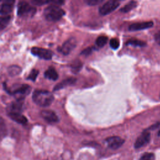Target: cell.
Returning a JSON list of instances; mask_svg holds the SVG:
<instances>
[{"mask_svg": "<svg viewBox=\"0 0 160 160\" xmlns=\"http://www.w3.org/2000/svg\"><path fill=\"white\" fill-rule=\"evenodd\" d=\"M53 94L47 91L36 89L34 91L32 94L33 102L41 107H48L50 106L54 101Z\"/></svg>", "mask_w": 160, "mask_h": 160, "instance_id": "1", "label": "cell"}, {"mask_svg": "<svg viewBox=\"0 0 160 160\" xmlns=\"http://www.w3.org/2000/svg\"><path fill=\"white\" fill-rule=\"evenodd\" d=\"M43 14L48 21L55 22L60 20L65 14V12L59 6L53 4H50L44 9Z\"/></svg>", "mask_w": 160, "mask_h": 160, "instance_id": "2", "label": "cell"}, {"mask_svg": "<svg viewBox=\"0 0 160 160\" xmlns=\"http://www.w3.org/2000/svg\"><path fill=\"white\" fill-rule=\"evenodd\" d=\"M36 12V9L31 6L28 2L19 1L17 6V13L21 17L32 16Z\"/></svg>", "mask_w": 160, "mask_h": 160, "instance_id": "3", "label": "cell"}, {"mask_svg": "<svg viewBox=\"0 0 160 160\" xmlns=\"http://www.w3.org/2000/svg\"><path fill=\"white\" fill-rule=\"evenodd\" d=\"M119 4L120 3L118 1H108L104 4H103L101 7H99V13L102 16L107 15L112 12L116 8H118Z\"/></svg>", "mask_w": 160, "mask_h": 160, "instance_id": "4", "label": "cell"}, {"mask_svg": "<svg viewBox=\"0 0 160 160\" xmlns=\"http://www.w3.org/2000/svg\"><path fill=\"white\" fill-rule=\"evenodd\" d=\"M31 52L34 56L45 60L51 59L53 56V52L51 51L39 47H32L31 49Z\"/></svg>", "mask_w": 160, "mask_h": 160, "instance_id": "5", "label": "cell"}, {"mask_svg": "<svg viewBox=\"0 0 160 160\" xmlns=\"http://www.w3.org/2000/svg\"><path fill=\"white\" fill-rule=\"evenodd\" d=\"M151 140V134L149 131L145 129L142 132V133L138 137L134 142V147L135 149L141 148L146 144H148Z\"/></svg>", "mask_w": 160, "mask_h": 160, "instance_id": "6", "label": "cell"}, {"mask_svg": "<svg viewBox=\"0 0 160 160\" xmlns=\"http://www.w3.org/2000/svg\"><path fill=\"white\" fill-rule=\"evenodd\" d=\"M76 46V40L74 38H71L66 40L61 46L58 48V51L64 55H68Z\"/></svg>", "mask_w": 160, "mask_h": 160, "instance_id": "7", "label": "cell"}, {"mask_svg": "<svg viewBox=\"0 0 160 160\" xmlns=\"http://www.w3.org/2000/svg\"><path fill=\"white\" fill-rule=\"evenodd\" d=\"M124 139L117 136H110L105 139L108 147L113 150H116L121 147L124 143Z\"/></svg>", "mask_w": 160, "mask_h": 160, "instance_id": "8", "label": "cell"}, {"mask_svg": "<svg viewBox=\"0 0 160 160\" xmlns=\"http://www.w3.org/2000/svg\"><path fill=\"white\" fill-rule=\"evenodd\" d=\"M31 91V87L26 84H23L17 87L12 91H6L8 93L11 95H19L21 98H24V97L29 94Z\"/></svg>", "mask_w": 160, "mask_h": 160, "instance_id": "9", "label": "cell"}, {"mask_svg": "<svg viewBox=\"0 0 160 160\" xmlns=\"http://www.w3.org/2000/svg\"><path fill=\"white\" fill-rule=\"evenodd\" d=\"M24 98H18L16 101L11 102L7 107V113L20 112L21 113L24 106Z\"/></svg>", "mask_w": 160, "mask_h": 160, "instance_id": "10", "label": "cell"}, {"mask_svg": "<svg viewBox=\"0 0 160 160\" xmlns=\"http://www.w3.org/2000/svg\"><path fill=\"white\" fill-rule=\"evenodd\" d=\"M40 114L44 121L50 124L56 123L59 121L58 116L52 110H42L41 111Z\"/></svg>", "mask_w": 160, "mask_h": 160, "instance_id": "11", "label": "cell"}, {"mask_svg": "<svg viewBox=\"0 0 160 160\" xmlns=\"http://www.w3.org/2000/svg\"><path fill=\"white\" fill-rule=\"evenodd\" d=\"M153 22L151 21H143V22H134L130 24L128 27V29L131 31H140L143 29H146L151 28L153 26Z\"/></svg>", "mask_w": 160, "mask_h": 160, "instance_id": "12", "label": "cell"}, {"mask_svg": "<svg viewBox=\"0 0 160 160\" xmlns=\"http://www.w3.org/2000/svg\"><path fill=\"white\" fill-rule=\"evenodd\" d=\"M14 1L11 0H4L2 1L1 6V12L0 14L2 16H8L12 9L13 4Z\"/></svg>", "mask_w": 160, "mask_h": 160, "instance_id": "13", "label": "cell"}, {"mask_svg": "<svg viewBox=\"0 0 160 160\" xmlns=\"http://www.w3.org/2000/svg\"><path fill=\"white\" fill-rule=\"evenodd\" d=\"M76 82V78L73 77L68 78L64 80H62L61 82L58 83L53 88V91H58L59 89H61L62 88H64L69 86H72L75 84Z\"/></svg>", "mask_w": 160, "mask_h": 160, "instance_id": "14", "label": "cell"}, {"mask_svg": "<svg viewBox=\"0 0 160 160\" xmlns=\"http://www.w3.org/2000/svg\"><path fill=\"white\" fill-rule=\"evenodd\" d=\"M8 116L14 121L18 124H26L28 122V119L20 112H9Z\"/></svg>", "mask_w": 160, "mask_h": 160, "instance_id": "15", "label": "cell"}, {"mask_svg": "<svg viewBox=\"0 0 160 160\" xmlns=\"http://www.w3.org/2000/svg\"><path fill=\"white\" fill-rule=\"evenodd\" d=\"M44 76L46 78L52 81H55L58 78V74L57 71L52 66H50L48 68V69L44 72Z\"/></svg>", "mask_w": 160, "mask_h": 160, "instance_id": "16", "label": "cell"}, {"mask_svg": "<svg viewBox=\"0 0 160 160\" xmlns=\"http://www.w3.org/2000/svg\"><path fill=\"white\" fill-rule=\"evenodd\" d=\"M126 44L127 46L131 45L136 47H144L146 46V42L138 39H130L126 42Z\"/></svg>", "mask_w": 160, "mask_h": 160, "instance_id": "17", "label": "cell"}, {"mask_svg": "<svg viewBox=\"0 0 160 160\" xmlns=\"http://www.w3.org/2000/svg\"><path fill=\"white\" fill-rule=\"evenodd\" d=\"M138 2L134 1H131L128 2L125 6H124L122 8L120 9V11L122 12H128L135 8L137 6Z\"/></svg>", "mask_w": 160, "mask_h": 160, "instance_id": "18", "label": "cell"}, {"mask_svg": "<svg viewBox=\"0 0 160 160\" xmlns=\"http://www.w3.org/2000/svg\"><path fill=\"white\" fill-rule=\"evenodd\" d=\"M21 72V68L17 65H12L8 67V72L11 76H15L19 74Z\"/></svg>", "mask_w": 160, "mask_h": 160, "instance_id": "19", "label": "cell"}, {"mask_svg": "<svg viewBox=\"0 0 160 160\" xmlns=\"http://www.w3.org/2000/svg\"><path fill=\"white\" fill-rule=\"evenodd\" d=\"M82 66V64L81 62V61L76 59L74 60L71 64V71L74 72V73H77L79 71H81V68Z\"/></svg>", "mask_w": 160, "mask_h": 160, "instance_id": "20", "label": "cell"}, {"mask_svg": "<svg viewBox=\"0 0 160 160\" xmlns=\"http://www.w3.org/2000/svg\"><path fill=\"white\" fill-rule=\"evenodd\" d=\"M11 19L10 16H2L0 18V29L2 30L9 24Z\"/></svg>", "mask_w": 160, "mask_h": 160, "instance_id": "21", "label": "cell"}, {"mask_svg": "<svg viewBox=\"0 0 160 160\" xmlns=\"http://www.w3.org/2000/svg\"><path fill=\"white\" fill-rule=\"evenodd\" d=\"M108 38L106 36H99L96 40V44L99 48L103 47L108 42Z\"/></svg>", "mask_w": 160, "mask_h": 160, "instance_id": "22", "label": "cell"}, {"mask_svg": "<svg viewBox=\"0 0 160 160\" xmlns=\"http://www.w3.org/2000/svg\"><path fill=\"white\" fill-rule=\"evenodd\" d=\"M139 160H155V155L152 152H144L142 154Z\"/></svg>", "mask_w": 160, "mask_h": 160, "instance_id": "23", "label": "cell"}, {"mask_svg": "<svg viewBox=\"0 0 160 160\" xmlns=\"http://www.w3.org/2000/svg\"><path fill=\"white\" fill-rule=\"evenodd\" d=\"M38 74H39V71L37 70V69H33L31 70V72L29 73V74L27 77V79L31 80L32 81H35Z\"/></svg>", "mask_w": 160, "mask_h": 160, "instance_id": "24", "label": "cell"}, {"mask_svg": "<svg viewBox=\"0 0 160 160\" xmlns=\"http://www.w3.org/2000/svg\"><path fill=\"white\" fill-rule=\"evenodd\" d=\"M109 46L112 49H117L119 47V41L117 38H112L109 41Z\"/></svg>", "mask_w": 160, "mask_h": 160, "instance_id": "25", "label": "cell"}, {"mask_svg": "<svg viewBox=\"0 0 160 160\" xmlns=\"http://www.w3.org/2000/svg\"><path fill=\"white\" fill-rule=\"evenodd\" d=\"M95 49V48L93 47V46H91V47H88L86 49H84V50H82V51L81 52V55H83V56H89V54H91L92 53V52Z\"/></svg>", "mask_w": 160, "mask_h": 160, "instance_id": "26", "label": "cell"}, {"mask_svg": "<svg viewBox=\"0 0 160 160\" xmlns=\"http://www.w3.org/2000/svg\"><path fill=\"white\" fill-rule=\"evenodd\" d=\"M51 1H44V0H33L31 1V2L34 4V5H37V6H41L43 5L44 4H47V3H51Z\"/></svg>", "mask_w": 160, "mask_h": 160, "instance_id": "27", "label": "cell"}, {"mask_svg": "<svg viewBox=\"0 0 160 160\" xmlns=\"http://www.w3.org/2000/svg\"><path fill=\"white\" fill-rule=\"evenodd\" d=\"M102 0H88L86 1V3L89 6H96L102 2Z\"/></svg>", "mask_w": 160, "mask_h": 160, "instance_id": "28", "label": "cell"}, {"mask_svg": "<svg viewBox=\"0 0 160 160\" xmlns=\"http://www.w3.org/2000/svg\"><path fill=\"white\" fill-rule=\"evenodd\" d=\"M155 41L160 46V30L154 34Z\"/></svg>", "mask_w": 160, "mask_h": 160, "instance_id": "29", "label": "cell"}, {"mask_svg": "<svg viewBox=\"0 0 160 160\" xmlns=\"http://www.w3.org/2000/svg\"><path fill=\"white\" fill-rule=\"evenodd\" d=\"M158 136H160V128H159V131L158 132Z\"/></svg>", "mask_w": 160, "mask_h": 160, "instance_id": "30", "label": "cell"}, {"mask_svg": "<svg viewBox=\"0 0 160 160\" xmlns=\"http://www.w3.org/2000/svg\"><path fill=\"white\" fill-rule=\"evenodd\" d=\"M159 98H160V94H159Z\"/></svg>", "mask_w": 160, "mask_h": 160, "instance_id": "31", "label": "cell"}]
</instances>
